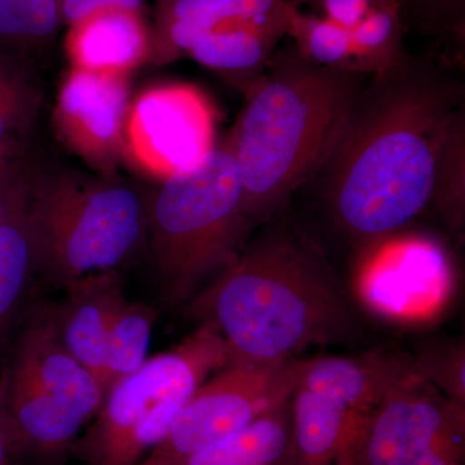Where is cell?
I'll return each instance as SVG.
<instances>
[{
  "mask_svg": "<svg viewBox=\"0 0 465 465\" xmlns=\"http://www.w3.org/2000/svg\"><path fill=\"white\" fill-rule=\"evenodd\" d=\"M321 173L336 226L357 243L396 234L432 203L437 167L463 113V87L410 65L372 75Z\"/></svg>",
  "mask_w": 465,
  "mask_h": 465,
  "instance_id": "6da1fadb",
  "label": "cell"
},
{
  "mask_svg": "<svg viewBox=\"0 0 465 465\" xmlns=\"http://www.w3.org/2000/svg\"><path fill=\"white\" fill-rule=\"evenodd\" d=\"M192 313L211 324L228 365H272L309 348L356 336L347 291L326 258L289 226L272 225L194 298Z\"/></svg>",
  "mask_w": 465,
  "mask_h": 465,
  "instance_id": "7a4b0ae2",
  "label": "cell"
},
{
  "mask_svg": "<svg viewBox=\"0 0 465 465\" xmlns=\"http://www.w3.org/2000/svg\"><path fill=\"white\" fill-rule=\"evenodd\" d=\"M366 76L313 65L293 50L272 57L250 84L225 142L240 168L244 213L253 224L272 220L321 173Z\"/></svg>",
  "mask_w": 465,
  "mask_h": 465,
  "instance_id": "3957f363",
  "label": "cell"
},
{
  "mask_svg": "<svg viewBox=\"0 0 465 465\" xmlns=\"http://www.w3.org/2000/svg\"><path fill=\"white\" fill-rule=\"evenodd\" d=\"M255 226L244 213L240 168L226 142L163 180L146 203V232L168 299L191 298L222 273Z\"/></svg>",
  "mask_w": 465,
  "mask_h": 465,
  "instance_id": "277c9868",
  "label": "cell"
},
{
  "mask_svg": "<svg viewBox=\"0 0 465 465\" xmlns=\"http://www.w3.org/2000/svg\"><path fill=\"white\" fill-rule=\"evenodd\" d=\"M36 265L64 284L116 271L146 235V203L124 183L42 179L27 208Z\"/></svg>",
  "mask_w": 465,
  "mask_h": 465,
  "instance_id": "5b68a950",
  "label": "cell"
},
{
  "mask_svg": "<svg viewBox=\"0 0 465 465\" xmlns=\"http://www.w3.org/2000/svg\"><path fill=\"white\" fill-rule=\"evenodd\" d=\"M228 362L224 341L208 323L176 348L148 358L104 397L82 443L85 458L91 465L136 464L164 440L198 388Z\"/></svg>",
  "mask_w": 465,
  "mask_h": 465,
  "instance_id": "8992f818",
  "label": "cell"
},
{
  "mask_svg": "<svg viewBox=\"0 0 465 465\" xmlns=\"http://www.w3.org/2000/svg\"><path fill=\"white\" fill-rule=\"evenodd\" d=\"M411 357L374 351L302 360L290 399L286 465H351L367 419Z\"/></svg>",
  "mask_w": 465,
  "mask_h": 465,
  "instance_id": "52a82bcc",
  "label": "cell"
},
{
  "mask_svg": "<svg viewBox=\"0 0 465 465\" xmlns=\"http://www.w3.org/2000/svg\"><path fill=\"white\" fill-rule=\"evenodd\" d=\"M351 465H465V406L411 360L367 419Z\"/></svg>",
  "mask_w": 465,
  "mask_h": 465,
  "instance_id": "ba28073f",
  "label": "cell"
},
{
  "mask_svg": "<svg viewBox=\"0 0 465 465\" xmlns=\"http://www.w3.org/2000/svg\"><path fill=\"white\" fill-rule=\"evenodd\" d=\"M302 358L272 365H226L183 407L170 432L142 465H173L237 433L289 399Z\"/></svg>",
  "mask_w": 465,
  "mask_h": 465,
  "instance_id": "9c48e42d",
  "label": "cell"
},
{
  "mask_svg": "<svg viewBox=\"0 0 465 465\" xmlns=\"http://www.w3.org/2000/svg\"><path fill=\"white\" fill-rule=\"evenodd\" d=\"M215 109L200 88L182 82L152 85L130 103L124 154L163 182L215 148Z\"/></svg>",
  "mask_w": 465,
  "mask_h": 465,
  "instance_id": "30bf717a",
  "label": "cell"
},
{
  "mask_svg": "<svg viewBox=\"0 0 465 465\" xmlns=\"http://www.w3.org/2000/svg\"><path fill=\"white\" fill-rule=\"evenodd\" d=\"M128 75L74 69L58 91L54 122L64 142L94 166H114L124 154L130 108Z\"/></svg>",
  "mask_w": 465,
  "mask_h": 465,
  "instance_id": "8fae6325",
  "label": "cell"
},
{
  "mask_svg": "<svg viewBox=\"0 0 465 465\" xmlns=\"http://www.w3.org/2000/svg\"><path fill=\"white\" fill-rule=\"evenodd\" d=\"M67 293L52 322L67 351L99 381L113 321L125 298L116 271L85 275L66 283Z\"/></svg>",
  "mask_w": 465,
  "mask_h": 465,
  "instance_id": "7c38bea8",
  "label": "cell"
},
{
  "mask_svg": "<svg viewBox=\"0 0 465 465\" xmlns=\"http://www.w3.org/2000/svg\"><path fill=\"white\" fill-rule=\"evenodd\" d=\"M12 363L84 423L103 405L104 391L99 381L67 351L51 314L35 318L26 327Z\"/></svg>",
  "mask_w": 465,
  "mask_h": 465,
  "instance_id": "4fadbf2b",
  "label": "cell"
},
{
  "mask_svg": "<svg viewBox=\"0 0 465 465\" xmlns=\"http://www.w3.org/2000/svg\"><path fill=\"white\" fill-rule=\"evenodd\" d=\"M153 45L140 11L106 8L70 24L65 47L74 69L128 75L148 60Z\"/></svg>",
  "mask_w": 465,
  "mask_h": 465,
  "instance_id": "5bb4252c",
  "label": "cell"
},
{
  "mask_svg": "<svg viewBox=\"0 0 465 465\" xmlns=\"http://www.w3.org/2000/svg\"><path fill=\"white\" fill-rule=\"evenodd\" d=\"M15 445L45 454L65 448L84 421L69 407L45 393L20 367L12 363L5 403Z\"/></svg>",
  "mask_w": 465,
  "mask_h": 465,
  "instance_id": "9a60e30c",
  "label": "cell"
},
{
  "mask_svg": "<svg viewBox=\"0 0 465 465\" xmlns=\"http://www.w3.org/2000/svg\"><path fill=\"white\" fill-rule=\"evenodd\" d=\"M290 399L237 433L173 465H286L291 448Z\"/></svg>",
  "mask_w": 465,
  "mask_h": 465,
  "instance_id": "2e32d148",
  "label": "cell"
},
{
  "mask_svg": "<svg viewBox=\"0 0 465 465\" xmlns=\"http://www.w3.org/2000/svg\"><path fill=\"white\" fill-rule=\"evenodd\" d=\"M277 43L240 21L229 20L215 27L189 54L208 69L252 76L255 82L271 63Z\"/></svg>",
  "mask_w": 465,
  "mask_h": 465,
  "instance_id": "e0dca14e",
  "label": "cell"
},
{
  "mask_svg": "<svg viewBox=\"0 0 465 465\" xmlns=\"http://www.w3.org/2000/svg\"><path fill=\"white\" fill-rule=\"evenodd\" d=\"M157 313L143 302L125 300L113 321L104 358V397L110 388L139 370L148 360Z\"/></svg>",
  "mask_w": 465,
  "mask_h": 465,
  "instance_id": "ac0fdd59",
  "label": "cell"
},
{
  "mask_svg": "<svg viewBox=\"0 0 465 465\" xmlns=\"http://www.w3.org/2000/svg\"><path fill=\"white\" fill-rule=\"evenodd\" d=\"M35 265L27 208H7L0 220V330L20 304Z\"/></svg>",
  "mask_w": 465,
  "mask_h": 465,
  "instance_id": "d6986e66",
  "label": "cell"
},
{
  "mask_svg": "<svg viewBox=\"0 0 465 465\" xmlns=\"http://www.w3.org/2000/svg\"><path fill=\"white\" fill-rule=\"evenodd\" d=\"M286 35L295 42L300 56L313 65L363 74L351 32L320 15L302 12L293 0H290Z\"/></svg>",
  "mask_w": 465,
  "mask_h": 465,
  "instance_id": "ffe728a7",
  "label": "cell"
},
{
  "mask_svg": "<svg viewBox=\"0 0 465 465\" xmlns=\"http://www.w3.org/2000/svg\"><path fill=\"white\" fill-rule=\"evenodd\" d=\"M400 9L401 3L375 9L351 30L363 74H387L409 63L402 50Z\"/></svg>",
  "mask_w": 465,
  "mask_h": 465,
  "instance_id": "44dd1931",
  "label": "cell"
},
{
  "mask_svg": "<svg viewBox=\"0 0 465 465\" xmlns=\"http://www.w3.org/2000/svg\"><path fill=\"white\" fill-rule=\"evenodd\" d=\"M454 231L464 228L465 206V124L458 119L440 153L432 203Z\"/></svg>",
  "mask_w": 465,
  "mask_h": 465,
  "instance_id": "7402d4cb",
  "label": "cell"
},
{
  "mask_svg": "<svg viewBox=\"0 0 465 465\" xmlns=\"http://www.w3.org/2000/svg\"><path fill=\"white\" fill-rule=\"evenodd\" d=\"M415 369L446 397L465 406L464 342L430 341L411 357Z\"/></svg>",
  "mask_w": 465,
  "mask_h": 465,
  "instance_id": "603a6c76",
  "label": "cell"
},
{
  "mask_svg": "<svg viewBox=\"0 0 465 465\" xmlns=\"http://www.w3.org/2000/svg\"><path fill=\"white\" fill-rule=\"evenodd\" d=\"M290 0H235L234 20L275 41L286 35Z\"/></svg>",
  "mask_w": 465,
  "mask_h": 465,
  "instance_id": "cb8c5ba5",
  "label": "cell"
},
{
  "mask_svg": "<svg viewBox=\"0 0 465 465\" xmlns=\"http://www.w3.org/2000/svg\"><path fill=\"white\" fill-rule=\"evenodd\" d=\"M320 16L351 32L375 9L401 3V0H311Z\"/></svg>",
  "mask_w": 465,
  "mask_h": 465,
  "instance_id": "d4e9b609",
  "label": "cell"
},
{
  "mask_svg": "<svg viewBox=\"0 0 465 465\" xmlns=\"http://www.w3.org/2000/svg\"><path fill=\"white\" fill-rule=\"evenodd\" d=\"M25 36L45 38L61 21L58 0H16Z\"/></svg>",
  "mask_w": 465,
  "mask_h": 465,
  "instance_id": "484cf974",
  "label": "cell"
},
{
  "mask_svg": "<svg viewBox=\"0 0 465 465\" xmlns=\"http://www.w3.org/2000/svg\"><path fill=\"white\" fill-rule=\"evenodd\" d=\"M143 0H58L61 20L75 23L92 14L106 8L134 9L140 11Z\"/></svg>",
  "mask_w": 465,
  "mask_h": 465,
  "instance_id": "4316f807",
  "label": "cell"
},
{
  "mask_svg": "<svg viewBox=\"0 0 465 465\" xmlns=\"http://www.w3.org/2000/svg\"><path fill=\"white\" fill-rule=\"evenodd\" d=\"M0 35L25 36L16 0H0Z\"/></svg>",
  "mask_w": 465,
  "mask_h": 465,
  "instance_id": "83f0119b",
  "label": "cell"
},
{
  "mask_svg": "<svg viewBox=\"0 0 465 465\" xmlns=\"http://www.w3.org/2000/svg\"><path fill=\"white\" fill-rule=\"evenodd\" d=\"M14 448L15 440L9 428L7 415L3 403H0V465H11Z\"/></svg>",
  "mask_w": 465,
  "mask_h": 465,
  "instance_id": "f1b7e54d",
  "label": "cell"
},
{
  "mask_svg": "<svg viewBox=\"0 0 465 465\" xmlns=\"http://www.w3.org/2000/svg\"><path fill=\"white\" fill-rule=\"evenodd\" d=\"M5 115H3L2 110H0V137H2L3 134H5Z\"/></svg>",
  "mask_w": 465,
  "mask_h": 465,
  "instance_id": "f546056e",
  "label": "cell"
},
{
  "mask_svg": "<svg viewBox=\"0 0 465 465\" xmlns=\"http://www.w3.org/2000/svg\"><path fill=\"white\" fill-rule=\"evenodd\" d=\"M5 211H7V207H5V203H3L2 200H0V220H2L3 216H5Z\"/></svg>",
  "mask_w": 465,
  "mask_h": 465,
  "instance_id": "4dcf8cb0",
  "label": "cell"
}]
</instances>
